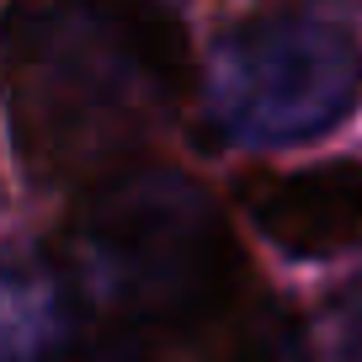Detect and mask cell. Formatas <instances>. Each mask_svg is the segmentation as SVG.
<instances>
[{
    "mask_svg": "<svg viewBox=\"0 0 362 362\" xmlns=\"http://www.w3.org/2000/svg\"><path fill=\"white\" fill-rule=\"evenodd\" d=\"M197 64L165 0H11L6 107L37 181H107L187 112Z\"/></svg>",
    "mask_w": 362,
    "mask_h": 362,
    "instance_id": "cell-1",
    "label": "cell"
},
{
    "mask_svg": "<svg viewBox=\"0 0 362 362\" xmlns=\"http://www.w3.org/2000/svg\"><path fill=\"white\" fill-rule=\"evenodd\" d=\"M229 197L256 224V235L288 256L320 261L362 250V155L298 170L250 165L229 181Z\"/></svg>",
    "mask_w": 362,
    "mask_h": 362,
    "instance_id": "cell-2",
    "label": "cell"
}]
</instances>
